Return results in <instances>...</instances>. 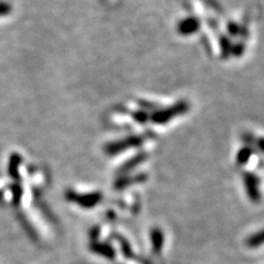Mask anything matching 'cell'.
I'll use <instances>...</instances> for the list:
<instances>
[{"label": "cell", "mask_w": 264, "mask_h": 264, "mask_svg": "<svg viewBox=\"0 0 264 264\" xmlns=\"http://www.w3.org/2000/svg\"><path fill=\"white\" fill-rule=\"evenodd\" d=\"M262 243H264V231L252 236L248 241V244L250 245V247H255V245H259Z\"/></svg>", "instance_id": "obj_3"}, {"label": "cell", "mask_w": 264, "mask_h": 264, "mask_svg": "<svg viewBox=\"0 0 264 264\" xmlns=\"http://www.w3.org/2000/svg\"><path fill=\"white\" fill-rule=\"evenodd\" d=\"M152 243H153V248H154L155 251L161 250L163 243V236H162V232L160 230H154L152 232Z\"/></svg>", "instance_id": "obj_2"}, {"label": "cell", "mask_w": 264, "mask_h": 264, "mask_svg": "<svg viewBox=\"0 0 264 264\" xmlns=\"http://www.w3.org/2000/svg\"><path fill=\"white\" fill-rule=\"evenodd\" d=\"M255 181H256V179L253 175H248L247 177H245V186H247L249 195L252 198L259 197V192H257Z\"/></svg>", "instance_id": "obj_1"}, {"label": "cell", "mask_w": 264, "mask_h": 264, "mask_svg": "<svg viewBox=\"0 0 264 264\" xmlns=\"http://www.w3.org/2000/svg\"><path fill=\"white\" fill-rule=\"evenodd\" d=\"M257 143H259L260 149L264 152V139H260V140H259V142H257Z\"/></svg>", "instance_id": "obj_5"}, {"label": "cell", "mask_w": 264, "mask_h": 264, "mask_svg": "<svg viewBox=\"0 0 264 264\" xmlns=\"http://www.w3.org/2000/svg\"><path fill=\"white\" fill-rule=\"evenodd\" d=\"M250 153H251V152L249 151V149H243L240 153H239V155H238V157H239V162H240V163L247 162L248 160H249Z\"/></svg>", "instance_id": "obj_4"}]
</instances>
